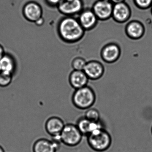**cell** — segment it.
<instances>
[{"label": "cell", "mask_w": 152, "mask_h": 152, "mask_svg": "<svg viewBox=\"0 0 152 152\" xmlns=\"http://www.w3.org/2000/svg\"><path fill=\"white\" fill-rule=\"evenodd\" d=\"M135 6L140 10H147L152 6V0H133Z\"/></svg>", "instance_id": "obj_21"}, {"label": "cell", "mask_w": 152, "mask_h": 152, "mask_svg": "<svg viewBox=\"0 0 152 152\" xmlns=\"http://www.w3.org/2000/svg\"><path fill=\"white\" fill-rule=\"evenodd\" d=\"M44 23V19H43V18H41L38 20L37 22H35V23L38 26H41Z\"/></svg>", "instance_id": "obj_24"}, {"label": "cell", "mask_w": 152, "mask_h": 152, "mask_svg": "<svg viewBox=\"0 0 152 152\" xmlns=\"http://www.w3.org/2000/svg\"><path fill=\"white\" fill-rule=\"evenodd\" d=\"M129 6L125 2L113 4L112 18L118 23H127L131 17Z\"/></svg>", "instance_id": "obj_8"}, {"label": "cell", "mask_w": 152, "mask_h": 152, "mask_svg": "<svg viewBox=\"0 0 152 152\" xmlns=\"http://www.w3.org/2000/svg\"><path fill=\"white\" fill-rule=\"evenodd\" d=\"M16 67L15 60L11 55L5 54L0 59V72L13 74Z\"/></svg>", "instance_id": "obj_17"}, {"label": "cell", "mask_w": 152, "mask_h": 152, "mask_svg": "<svg viewBox=\"0 0 152 152\" xmlns=\"http://www.w3.org/2000/svg\"><path fill=\"white\" fill-rule=\"evenodd\" d=\"M83 71L89 80H97L104 75L105 68L101 62L92 60L87 62Z\"/></svg>", "instance_id": "obj_10"}, {"label": "cell", "mask_w": 152, "mask_h": 152, "mask_svg": "<svg viewBox=\"0 0 152 152\" xmlns=\"http://www.w3.org/2000/svg\"><path fill=\"white\" fill-rule=\"evenodd\" d=\"M57 31L60 39L69 44L80 41L86 32L77 18L73 16H65L61 18L58 24Z\"/></svg>", "instance_id": "obj_1"}, {"label": "cell", "mask_w": 152, "mask_h": 152, "mask_svg": "<svg viewBox=\"0 0 152 152\" xmlns=\"http://www.w3.org/2000/svg\"><path fill=\"white\" fill-rule=\"evenodd\" d=\"M151 133H152V128H151Z\"/></svg>", "instance_id": "obj_29"}, {"label": "cell", "mask_w": 152, "mask_h": 152, "mask_svg": "<svg viewBox=\"0 0 152 152\" xmlns=\"http://www.w3.org/2000/svg\"><path fill=\"white\" fill-rule=\"evenodd\" d=\"M105 1H112V0H105Z\"/></svg>", "instance_id": "obj_27"}, {"label": "cell", "mask_w": 152, "mask_h": 152, "mask_svg": "<svg viewBox=\"0 0 152 152\" xmlns=\"http://www.w3.org/2000/svg\"><path fill=\"white\" fill-rule=\"evenodd\" d=\"M151 14H152V6L151 7Z\"/></svg>", "instance_id": "obj_28"}, {"label": "cell", "mask_w": 152, "mask_h": 152, "mask_svg": "<svg viewBox=\"0 0 152 152\" xmlns=\"http://www.w3.org/2000/svg\"><path fill=\"white\" fill-rule=\"evenodd\" d=\"M13 74L0 72V87L6 88L11 84Z\"/></svg>", "instance_id": "obj_20"}, {"label": "cell", "mask_w": 152, "mask_h": 152, "mask_svg": "<svg viewBox=\"0 0 152 152\" xmlns=\"http://www.w3.org/2000/svg\"><path fill=\"white\" fill-rule=\"evenodd\" d=\"M125 0H112L111 2L113 4H116V3H121V2H125Z\"/></svg>", "instance_id": "obj_25"}, {"label": "cell", "mask_w": 152, "mask_h": 152, "mask_svg": "<svg viewBox=\"0 0 152 152\" xmlns=\"http://www.w3.org/2000/svg\"><path fill=\"white\" fill-rule=\"evenodd\" d=\"M77 19L86 31L94 29L99 21L91 9L89 8L84 9L78 15Z\"/></svg>", "instance_id": "obj_9"}, {"label": "cell", "mask_w": 152, "mask_h": 152, "mask_svg": "<svg viewBox=\"0 0 152 152\" xmlns=\"http://www.w3.org/2000/svg\"><path fill=\"white\" fill-rule=\"evenodd\" d=\"M83 135L76 124H65L60 134L61 142L66 146L75 147L80 145L83 139Z\"/></svg>", "instance_id": "obj_4"}, {"label": "cell", "mask_w": 152, "mask_h": 152, "mask_svg": "<svg viewBox=\"0 0 152 152\" xmlns=\"http://www.w3.org/2000/svg\"><path fill=\"white\" fill-rule=\"evenodd\" d=\"M62 0H46V2L51 7H57Z\"/></svg>", "instance_id": "obj_22"}, {"label": "cell", "mask_w": 152, "mask_h": 152, "mask_svg": "<svg viewBox=\"0 0 152 152\" xmlns=\"http://www.w3.org/2000/svg\"><path fill=\"white\" fill-rule=\"evenodd\" d=\"M5 55V50L2 45L0 44V59Z\"/></svg>", "instance_id": "obj_23"}, {"label": "cell", "mask_w": 152, "mask_h": 152, "mask_svg": "<svg viewBox=\"0 0 152 152\" xmlns=\"http://www.w3.org/2000/svg\"><path fill=\"white\" fill-rule=\"evenodd\" d=\"M57 7L65 16L74 17L84 9V3L83 0H62Z\"/></svg>", "instance_id": "obj_5"}, {"label": "cell", "mask_w": 152, "mask_h": 152, "mask_svg": "<svg viewBox=\"0 0 152 152\" xmlns=\"http://www.w3.org/2000/svg\"><path fill=\"white\" fill-rule=\"evenodd\" d=\"M76 125L83 136L86 137L94 131L104 128L101 121L99 122L91 121L84 116H81L78 119Z\"/></svg>", "instance_id": "obj_14"}, {"label": "cell", "mask_w": 152, "mask_h": 152, "mask_svg": "<svg viewBox=\"0 0 152 152\" xmlns=\"http://www.w3.org/2000/svg\"><path fill=\"white\" fill-rule=\"evenodd\" d=\"M65 124L63 119L57 116H52L47 119L45 124L47 133L51 137L60 136Z\"/></svg>", "instance_id": "obj_13"}, {"label": "cell", "mask_w": 152, "mask_h": 152, "mask_svg": "<svg viewBox=\"0 0 152 152\" xmlns=\"http://www.w3.org/2000/svg\"><path fill=\"white\" fill-rule=\"evenodd\" d=\"M89 80L83 71L73 70L69 75V83L75 90L87 86Z\"/></svg>", "instance_id": "obj_15"}, {"label": "cell", "mask_w": 152, "mask_h": 152, "mask_svg": "<svg viewBox=\"0 0 152 152\" xmlns=\"http://www.w3.org/2000/svg\"><path fill=\"white\" fill-rule=\"evenodd\" d=\"M121 54V50L119 45L114 42H110L102 48L100 56L105 63L112 64L119 60Z\"/></svg>", "instance_id": "obj_7"}, {"label": "cell", "mask_w": 152, "mask_h": 152, "mask_svg": "<svg viewBox=\"0 0 152 152\" xmlns=\"http://www.w3.org/2000/svg\"><path fill=\"white\" fill-rule=\"evenodd\" d=\"M23 15L29 22L35 23L42 18L43 10L40 5L34 1L26 3L23 8Z\"/></svg>", "instance_id": "obj_12"}, {"label": "cell", "mask_w": 152, "mask_h": 152, "mask_svg": "<svg viewBox=\"0 0 152 152\" xmlns=\"http://www.w3.org/2000/svg\"><path fill=\"white\" fill-rule=\"evenodd\" d=\"M96 96L94 90L87 86L75 90L72 97L73 105L77 109L86 110L92 107L96 103Z\"/></svg>", "instance_id": "obj_3"}, {"label": "cell", "mask_w": 152, "mask_h": 152, "mask_svg": "<svg viewBox=\"0 0 152 152\" xmlns=\"http://www.w3.org/2000/svg\"><path fill=\"white\" fill-rule=\"evenodd\" d=\"M58 147L51 140L45 138L38 139L34 143L33 152H57Z\"/></svg>", "instance_id": "obj_16"}, {"label": "cell", "mask_w": 152, "mask_h": 152, "mask_svg": "<svg viewBox=\"0 0 152 152\" xmlns=\"http://www.w3.org/2000/svg\"><path fill=\"white\" fill-rule=\"evenodd\" d=\"M125 34L128 38L133 40H137L143 38L145 32L144 24L138 20L130 21L125 27Z\"/></svg>", "instance_id": "obj_11"}, {"label": "cell", "mask_w": 152, "mask_h": 152, "mask_svg": "<svg viewBox=\"0 0 152 152\" xmlns=\"http://www.w3.org/2000/svg\"><path fill=\"white\" fill-rule=\"evenodd\" d=\"M89 147L96 152H104L112 145L113 139L110 133L104 128L94 131L87 136Z\"/></svg>", "instance_id": "obj_2"}, {"label": "cell", "mask_w": 152, "mask_h": 152, "mask_svg": "<svg viewBox=\"0 0 152 152\" xmlns=\"http://www.w3.org/2000/svg\"><path fill=\"white\" fill-rule=\"evenodd\" d=\"M87 63L85 58L82 57H77L73 59L71 64L73 70L83 71Z\"/></svg>", "instance_id": "obj_19"}, {"label": "cell", "mask_w": 152, "mask_h": 152, "mask_svg": "<svg viewBox=\"0 0 152 152\" xmlns=\"http://www.w3.org/2000/svg\"><path fill=\"white\" fill-rule=\"evenodd\" d=\"M84 117L92 122L100 121V115L99 111L94 107H91L86 110Z\"/></svg>", "instance_id": "obj_18"}, {"label": "cell", "mask_w": 152, "mask_h": 152, "mask_svg": "<svg viewBox=\"0 0 152 152\" xmlns=\"http://www.w3.org/2000/svg\"><path fill=\"white\" fill-rule=\"evenodd\" d=\"M113 4L105 0H97L93 3L91 10L99 20L105 21L112 18Z\"/></svg>", "instance_id": "obj_6"}, {"label": "cell", "mask_w": 152, "mask_h": 152, "mask_svg": "<svg viewBox=\"0 0 152 152\" xmlns=\"http://www.w3.org/2000/svg\"><path fill=\"white\" fill-rule=\"evenodd\" d=\"M0 152H5L4 148L0 145Z\"/></svg>", "instance_id": "obj_26"}, {"label": "cell", "mask_w": 152, "mask_h": 152, "mask_svg": "<svg viewBox=\"0 0 152 152\" xmlns=\"http://www.w3.org/2000/svg\"></svg>", "instance_id": "obj_30"}]
</instances>
